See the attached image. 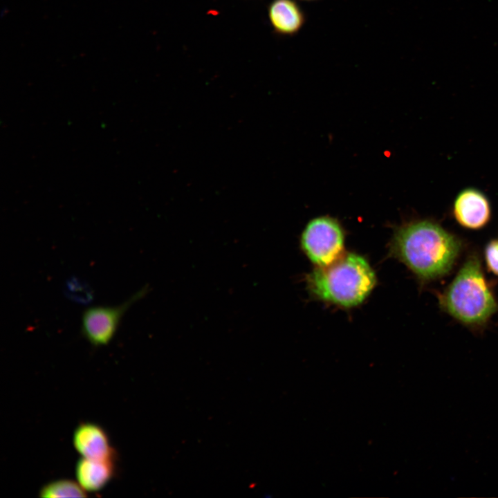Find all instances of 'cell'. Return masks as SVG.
<instances>
[{
    "mask_svg": "<svg viewBox=\"0 0 498 498\" xmlns=\"http://www.w3.org/2000/svg\"><path fill=\"white\" fill-rule=\"evenodd\" d=\"M464 246L461 238L437 221L420 219L397 228L391 250L419 280L430 282L452 272Z\"/></svg>",
    "mask_w": 498,
    "mask_h": 498,
    "instance_id": "6da1fadb",
    "label": "cell"
},
{
    "mask_svg": "<svg viewBox=\"0 0 498 498\" xmlns=\"http://www.w3.org/2000/svg\"><path fill=\"white\" fill-rule=\"evenodd\" d=\"M440 309L472 331L484 329L498 313L492 284L485 275L480 256L465 258L450 283L437 293Z\"/></svg>",
    "mask_w": 498,
    "mask_h": 498,
    "instance_id": "7a4b0ae2",
    "label": "cell"
},
{
    "mask_svg": "<svg viewBox=\"0 0 498 498\" xmlns=\"http://www.w3.org/2000/svg\"><path fill=\"white\" fill-rule=\"evenodd\" d=\"M376 282L375 273L367 261L354 253L318 266L307 277L308 287L316 297L346 308L362 303Z\"/></svg>",
    "mask_w": 498,
    "mask_h": 498,
    "instance_id": "3957f363",
    "label": "cell"
},
{
    "mask_svg": "<svg viewBox=\"0 0 498 498\" xmlns=\"http://www.w3.org/2000/svg\"><path fill=\"white\" fill-rule=\"evenodd\" d=\"M301 245L309 259L317 266H328L342 255L344 233L333 218L320 216L311 220L301 237Z\"/></svg>",
    "mask_w": 498,
    "mask_h": 498,
    "instance_id": "277c9868",
    "label": "cell"
},
{
    "mask_svg": "<svg viewBox=\"0 0 498 498\" xmlns=\"http://www.w3.org/2000/svg\"><path fill=\"white\" fill-rule=\"evenodd\" d=\"M147 293L145 287L116 306H93L82 315L81 333L93 347L108 344L115 335L120 322L129 308Z\"/></svg>",
    "mask_w": 498,
    "mask_h": 498,
    "instance_id": "5b68a950",
    "label": "cell"
},
{
    "mask_svg": "<svg viewBox=\"0 0 498 498\" xmlns=\"http://www.w3.org/2000/svg\"><path fill=\"white\" fill-rule=\"evenodd\" d=\"M451 213L461 228L479 230L490 222L492 210L490 201L484 192L477 187H468L455 196Z\"/></svg>",
    "mask_w": 498,
    "mask_h": 498,
    "instance_id": "8992f818",
    "label": "cell"
},
{
    "mask_svg": "<svg viewBox=\"0 0 498 498\" xmlns=\"http://www.w3.org/2000/svg\"><path fill=\"white\" fill-rule=\"evenodd\" d=\"M73 443L83 458L114 461L115 451L104 429L93 423H83L75 430Z\"/></svg>",
    "mask_w": 498,
    "mask_h": 498,
    "instance_id": "52a82bcc",
    "label": "cell"
},
{
    "mask_svg": "<svg viewBox=\"0 0 498 498\" xmlns=\"http://www.w3.org/2000/svg\"><path fill=\"white\" fill-rule=\"evenodd\" d=\"M268 17L274 32L294 36L306 21V16L295 0H273L268 6Z\"/></svg>",
    "mask_w": 498,
    "mask_h": 498,
    "instance_id": "ba28073f",
    "label": "cell"
},
{
    "mask_svg": "<svg viewBox=\"0 0 498 498\" xmlns=\"http://www.w3.org/2000/svg\"><path fill=\"white\" fill-rule=\"evenodd\" d=\"M114 472V461L82 457L75 468L78 483L84 490L89 492H98L103 489L111 481Z\"/></svg>",
    "mask_w": 498,
    "mask_h": 498,
    "instance_id": "9c48e42d",
    "label": "cell"
},
{
    "mask_svg": "<svg viewBox=\"0 0 498 498\" xmlns=\"http://www.w3.org/2000/svg\"><path fill=\"white\" fill-rule=\"evenodd\" d=\"M82 486L70 479H59L45 484L39 490L41 497H86Z\"/></svg>",
    "mask_w": 498,
    "mask_h": 498,
    "instance_id": "30bf717a",
    "label": "cell"
},
{
    "mask_svg": "<svg viewBox=\"0 0 498 498\" xmlns=\"http://www.w3.org/2000/svg\"><path fill=\"white\" fill-rule=\"evenodd\" d=\"M483 259L488 272L498 277V239H490L483 249Z\"/></svg>",
    "mask_w": 498,
    "mask_h": 498,
    "instance_id": "8fae6325",
    "label": "cell"
},
{
    "mask_svg": "<svg viewBox=\"0 0 498 498\" xmlns=\"http://www.w3.org/2000/svg\"><path fill=\"white\" fill-rule=\"evenodd\" d=\"M301 1H318V0H301Z\"/></svg>",
    "mask_w": 498,
    "mask_h": 498,
    "instance_id": "7c38bea8",
    "label": "cell"
}]
</instances>
